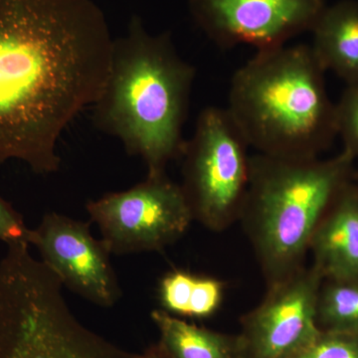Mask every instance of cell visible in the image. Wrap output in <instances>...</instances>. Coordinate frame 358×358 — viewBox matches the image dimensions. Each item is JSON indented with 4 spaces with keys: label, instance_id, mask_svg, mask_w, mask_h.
I'll list each match as a JSON object with an SVG mask.
<instances>
[{
    "label": "cell",
    "instance_id": "1",
    "mask_svg": "<svg viewBox=\"0 0 358 358\" xmlns=\"http://www.w3.org/2000/svg\"><path fill=\"white\" fill-rule=\"evenodd\" d=\"M113 44L92 0H0V166L60 169L58 141L102 95Z\"/></svg>",
    "mask_w": 358,
    "mask_h": 358
},
{
    "label": "cell",
    "instance_id": "2",
    "mask_svg": "<svg viewBox=\"0 0 358 358\" xmlns=\"http://www.w3.org/2000/svg\"><path fill=\"white\" fill-rule=\"evenodd\" d=\"M195 69L180 57L169 33L150 34L134 16L114 40L102 95L94 103L96 128L140 157L148 174L166 173L181 155Z\"/></svg>",
    "mask_w": 358,
    "mask_h": 358
},
{
    "label": "cell",
    "instance_id": "3",
    "mask_svg": "<svg viewBox=\"0 0 358 358\" xmlns=\"http://www.w3.org/2000/svg\"><path fill=\"white\" fill-rule=\"evenodd\" d=\"M310 45L257 51L231 79L229 113L257 154L317 159L336 134V103Z\"/></svg>",
    "mask_w": 358,
    "mask_h": 358
},
{
    "label": "cell",
    "instance_id": "4",
    "mask_svg": "<svg viewBox=\"0 0 358 358\" xmlns=\"http://www.w3.org/2000/svg\"><path fill=\"white\" fill-rule=\"evenodd\" d=\"M355 169V159L343 150L324 159L251 155L239 221L267 288L305 267L313 233Z\"/></svg>",
    "mask_w": 358,
    "mask_h": 358
},
{
    "label": "cell",
    "instance_id": "5",
    "mask_svg": "<svg viewBox=\"0 0 358 358\" xmlns=\"http://www.w3.org/2000/svg\"><path fill=\"white\" fill-rule=\"evenodd\" d=\"M25 242L0 259V358H114L71 312L62 282Z\"/></svg>",
    "mask_w": 358,
    "mask_h": 358
},
{
    "label": "cell",
    "instance_id": "6",
    "mask_svg": "<svg viewBox=\"0 0 358 358\" xmlns=\"http://www.w3.org/2000/svg\"><path fill=\"white\" fill-rule=\"evenodd\" d=\"M249 145L228 110L205 108L181 155L193 220L213 232L239 221L250 181Z\"/></svg>",
    "mask_w": 358,
    "mask_h": 358
},
{
    "label": "cell",
    "instance_id": "7",
    "mask_svg": "<svg viewBox=\"0 0 358 358\" xmlns=\"http://www.w3.org/2000/svg\"><path fill=\"white\" fill-rule=\"evenodd\" d=\"M86 210L114 255L162 251L194 221L181 185L166 173L148 174L129 189L92 200Z\"/></svg>",
    "mask_w": 358,
    "mask_h": 358
},
{
    "label": "cell",
    "instance_id": "8",
    "mask_svg": "<svg viewBox=\"0 0 358 358\" xmlns=\"http://www.w3.org/2000/svg\"><path fill=\"white\" fill-rule=\"evenodd\" d=\"M324 278L303 267L268 287L263 301L241 317L242 358H296L320 333L317 300Z\"/></svg>",
    "mask_w": 358,
    "mask_h": 358
},
{
    "label": "cell",
    "instance_id": "9",
    "mask_svg": "<svg viewBox=\"0 0 358 358\" xmlns=\"http://www.w3.org/2000/svg\"><path fill=\"white\" fill-rule=\"evenodd\" d=\"M327 6V0H189L193 18L214 43L257 51L312 31Z\"/></svg>",
    "mask_w": 358,
    "mask_h": 358
},
{
    "label": "cell",
    "instance_id": "10",
    "mask_svg": "<svg viewBox=\"0 0 358 358\" xmlns=\"http://www.w3.org/2000/svg\"><path fill=\"white\" fill-rule=\"evenodd\" d=\"M29 243L64 288L103 308L119 301L122 291L112 254L102 240L94 238L88 222L49 212L31 229Z\"/></svg>",
    "mask_w": 358,
    "mask_h": 358
},
{
    "label": "cell",
    "instance_id": "11",
    "mask_svg": "<svg viewBox=\"0 0 358 358\" xmlns=\"http://www.w3.org/2000/svg\"><path fill=\"white\" fill-rule=\"evenodd\" d=\"M313 267L324 280L358 281V186L355 181L339 192L310 243Z\"/></svg>",
    "mask_w": 358,
    "mask_h": 358
},
{
    "label": "cell",
    "instance_id": "12",
    "mask_svg": "<svg viewBox=\"0 0 358 358\" xmlns=\"http://www.w3.org/2000/svg\"><path fill=\"white\" fill-rule=\"evenodd\" d=\"M315 58L346 85L358 82V0H341L327 6L313 25Z\"/></svg>",
    "mask_w": 358,
    "mask_h": 358
},
{
    "label": "cell",
    "instance_id": "13",
    "mask_svg": "<svg viewBox=\"0 0 358 358\" xmlns=\"http://www.w3.org/2000/svg\"><path fill=\"white\" fill-rule=\"evenodd\" d=\"M160 345L171 358H242L239 334L218 333L189 324L164 310L152 313Z\"/></svg>",
    "mask_w": 358,
    "mask_h": 358
},
{
    "label": "cell",
    "instance_id": "14",
    "mask_svg": "<svg viewBox=\"0 0 358 358\" xmlns=\"http://www.w3.org/2000/svg\"><path fill=\"white\" fill-rule=\"evenodd\" d=\"M317 324L322 331L358 333V281H322Z\"/></svg>",
    "mask_w": 358,
    "mask_h": 358
},
{
    "label": "cell",
    "instance_id": "15",
    "mask_svg": "<svg viewBox=\"0 0 358 358\" xmlns=\"http://www.w3.org/2000/svg\"><path fill=\"white\" fill-rule=\"evenodd\" d=\"M196 275L185 270L166 273L159 285V301L162 310L174 317H188L190 300Z\"/></svg>",
    "mask_w": 358,
    "mask_h": 358
},
{
    "label": "cell",
    "instance_id": "16",
    "mask_svg": "<svg viewBox=\"0 0 358 358\" xmlns=\"http://www.w3.org/2000/svg\"><path fill=\"white\" fill-rule=\"evenodd\" d=\"M336 134L343 143V152L358 159V82L346 86L336 103Z\"/></svg>",
    "mask_w": 358,
    "mask_h": 358
},
{
    "label": "cell",
    "instance_id": "17",
    "mask_svg": "<svg viewBox=\"0 0 358 358\" xmlns=\"http://www.w3.org/2000/svg\"><path fill=\"white\" fill-rule=\"evenodd\" d=\"M296 358H358V333L320 331Z\"/></svg>",
    "mask_w": 358,
    "mask_h": 358
},
{
    "label": "cell",
    "instance_id": "18",
    "mask_svg": "<svg viewBox=\"0 0 358 358\" xmlns=\"http://www.w3.org/2000/svg\"><path fill=\"white\" fill-rule=\"evenodd\" d=\"M225 282L217 278L196 275L190 300L188 319H208L223 303Z\"/></svg>",
    "mask_w": 358,
    "mask_h": 358
},
{
    "label": "cell",
    "instance_id": "19",
    "mask_svg": "<svg viewBox=\"0 0 358 358\" xmlns=\"http://www.w3.org/2000/svg\"><path fill=\"white\" fill-rule=\"evenodd\" d=\"M30 234L31 229L26 226L22 215L0 196V242L6 245L17 242L29 243Z\"/></svg>",
    "mask_w": 358,
    "mask_h": 358
},
{
    "label": "cell",
    "instance_id": "20",
    "mask_svg": "<svg viewBox=\"0 0 358 358\" xmlns=\"http://www.w3.org/2000/svg\"><path fill=\"white\" fill-rule=\"evenodd\" d=\"M134 358H171V355L166 352V350L162 348V345H155L150 346L148 350H145L143 355H134Z\"/></svg>",
    "mask_w": 358,
    "mask_h": 358
},
{
    "label": "cell",
    "instance_id": "21",
    "mask_svg": "<svg viewBox=\"0 0 358 358\" xmlns=\"http://www.w3.org/2000/svg\"><path fill=\"white\" fill-rule=\"evenodd\" d=\"M353 181H355V185L358 186V169H355V176H353Z\"/></svg>",
    "mask_w": 358,
    "mask_h": 358
}]
</instances>
